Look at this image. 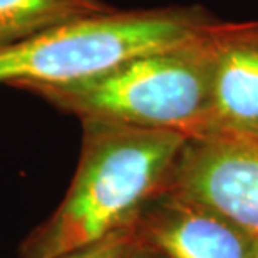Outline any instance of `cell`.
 <instances>
[{"label": "cell", "mask_w": 258, "mask_h": 258, "mask_svg": "<svg viewBox=\"0 0 258 258\" xmlns=\"http://www.w3.org/2000/svg\"><path fill=\"white\" fill-rule=\"evenodd\" d=\"M211 122L206 134L258 139V20H221L211 34Z\"/></svg>", "instance_id": "obj_6"}, {"label": "cell", "mask_w": 258, "mask_h": 258, "mask_svg": "<svg viewBox=\"0 0 258 258\" xmlns=\"http://www.w3.org/2000/svg\"><path fill=\"white\" fill-rule=\"evenodd\" d=\"M112 7L102 0H0V47Z\"/></svg>", "instance_id": "obj_7"}, {"label": "cell", "mask_w": 258, "mask_h": 258, "mask_svg": "<svg viewBox=\"0 0 258 258\" xmlns=\"http://www.w3.org/2000/svg\"><path fill=\"white\" fill-rule=\"evenodd\" d=\"M253 258H258V241H256V248H255V253H253Z\"/></svg>", "instance_id": "obj_10"}, {"label": "cell", "mask_w": 258, "mask_h": 258, "mask_svg": "<svg viewBox=\"0 0 258 258\" xmlns=\"http://www.w3.org/2000/svg\"><path fill=\"white\" fill-rule=\"evenodd\" d=\"M136 233L166 258H253L258 241L221 215L169 193L144 205Z\"/></svg>", "instance_id": "obj_5"}, {"label": "cell", "mask_w": 258, "mask_h": 258, "mask_svg": "<svg viewBox=\"0 0 258 258\" xmlns=\"http://www.w3.org/2000/svg\"><path fill=\"white\" fill-rule=\"evenodd\" d=\"M163 193L205 206L258 238V139L226 133L188 138Z\"/></svg>", "instance_id": "obj_4"}, {"label": "cell", "mask_w": 258, "mask_h": 258, "mask_svg": "<svg viewBox=\"0 0 258 258\" xmlns=\"http://www.w3.org/2000/svg\"><path fill=\"white\" fill-rule=\"evenodd\" d=\"M216 29V27H215ZM211 29L178 47L141 55L71 84L27 89L81 121L203 136L211 122Z\"/></svg>", "instance_id": "obj_3"}, {"label": "cell", "mask_w": 258, "mask_h": 258, "mask_svg": "<svg viewBox=\"0 0 258 258\" xmlns=\"http://www.w3.org/2000/svg\"><path fill=\"white\" fill-rule=\"evenodd\" d=\"M136 240V220L104 236L92 245L71 251L60 258H121Z\"/></svg>", "instance_id": "obj_8"}, {"label": "cell", "mask_w": 258, "mask_h": 258, "mask_svg": "<svg viewBox=\"0 0 258 258\" xmlns=\"http://www.w3.org/2000/svg\"><path fill=\"white\" fill-rule=\"evenodd\" d=\"M74 178L57 210L20 246V258H60L131 223L163 193L188 136L106 121H81Z\"/></svg>", "instance_id": "obj_1"}, {"label": "cell", "mask_w": 258, "mask_h": 258, "mask_svg": "<svg viewBox=\"0 0 258 258\" xmlns=\"http://www.w3.org/2000/svg\"><path fill=\"white\" fill-rule=\"evenodd\" d=\"M121 258H166V256H164L163 253H159L158 250L151 248L149 245L139 241L138 233H136V240H134V243L129 246L127 251Z\"/></svg>", "instance_id": "obj_9"}, {"label": "cell", "mask_w": 258, "mask_h": 258, "mask_svg": "<svg viewBox=\"0 0 258 258\" xmlns=\"http://www.w3.org/2000/svg\"><path fill=\"white\" fill-rule=\"evenodd\" d=\"M221 20L201 5L116 10L57 24L0 47V84H71L203 37Z\"/></svg>", "instance_id": "obj_2"}]
</instances>
